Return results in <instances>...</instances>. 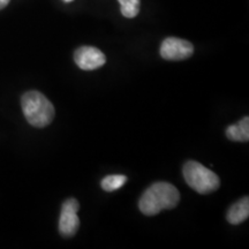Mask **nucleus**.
I'll list each match as a JSON object with an SVG mask.
<instances>
[{
    "instance_id": "f03ea898",
    "label": "nucleus",
    "mask_w": 249,
    "mask_h": 249,
    "mask_svg": "<svg viewBox=\"0 0 249 249\" xmlns=\"http://www.w3.org/2000/svg\"><path fill=\"white\" fill-rule=\"evenodd\" d=\"M24 117L31 126L43 128L52 123L54 107L52 103L39 91H28L21 98Z\"/></svg>"
},
{
    "instance_id": "1a4fd4ad",
    "label": "nucleus",
    "mask_w": 249,
    "mask_h": 249,
    "mask_svg": "<svg viewBox=\"0 0 249 249\" xmlns=\"http://www.w3.org/2000/svg\"><path fill=\"white\" fill-rule=\"evenodd\" d=\"M127 182V177L121 174H114V176H107L102 180L101 186L105 192H114L123 187Z\"/></svg>"
},
{
    "instance_id": "6e6552de",
    "label": "nucleus",
    "mask_w": 249,
    "mask_h": 249,
    "mask_svg": "<svg viewBox=\"0 0 249 249\" xmlns=\"http://www.w3.org/2000/svg\"><path fill=\"white\" fill-rule=\"evenodd\" d=\"M226 136L231 141L247 142L249 140V118L245 117L238 124L227 127Z\"/></svg>"
},
{
    "instance_id": "f257e3e1",
    "label": "nucleus",
    "mask_w": 249,
    "mask_h": 249,
    "mask_svg": "<svg viewBox=\"0 0 249 249\" xmlns=\"http://www.w3.org/2000/svg\"><path fill=\"white\" fill-rule=\"evenodd\" d=\"M178 189L169 182H156L140 198L139 208L145 216H155L163 210H170L179 203Z\"/></svg>"
},
{
    "instance_id": "0eeeda50",
    "label": "nucleus",
    "mask_w": 249,
    "mask_h": 249,
    "mask_svg": "<svg viewBox=\"0 0 249 249\" xmlns=\"http://www.w3.org/2000/svg\"><path fill=\"white\" fill-rule=\"evenodd\" d=\"M249 216V200L248 197L241 198L240 201L236 202L230 208L229 213H227V220H229L230 224H233V225H238V224H241L245 222Z\"/></svg>"
},
{
    "instance_id": "9d476101",
    "label": "nucleus",
    "mask_w": 249,
    "mask_h": 249,
    "mask_svg": "<svg viewBox=\"0 0 249 249\" xmlns=\"http://www.w3.org/2000/svg\"><path fill=\"white\" fill-rule=\"evenodd\" d=\"M120 2L121 14L124 18H133L140 12V0H118Z\"/></svg>"
},
{
    "instance_id": "20e7f679",
    "label": "nucleus",
    "mask_w": 249,
    "mask_h": 249,
    "mask_svg": "<svg viewBox=\"0 0 249 249\" xmlns=\"http://www.w3.org/2000/svg\"><path fill=\"white\" fill-rule=\"evenodd\" d=\"M80 204L75 198H68L61 207V213L59 218V232L64 236H73L80 227V219L77 211Z\"/></svg>"
},
{
    "instance_id": "39448f33",
    "label": "nucleus",
    "mask_w": 249,
    "mask_h": 249,
    "mask_svg": "<svg viewBox=\"0 0 249 249\" xmlns=\"http://www.w3.org/2000/svg\"><path fill=\"white\" fill-rule=\"evenodd\" d=\"M194 53V46L188 40L169 37L160 45V55L165 60H185Z\"/></svg>"
},
{
    "instance_id": "f8f14e48",
    "label": "nucleus",
    "mask_w": 249,
    "mask_h": 249,
    "mask_svg": "<svg viewBox=\"0 0 249 249\" xmlns=\"http://www.w3.org/2000/svg\"><path fill=\"white\" fill-rule=\"evenodd\" d=\"M65 1H66V2H70V1H71V0H65Z\"/></svg>"
},
{
    "instance_id": "7ed1b4c3",
    "label": "nucleus",
    "mask_w": 249,
    "mask_h": 249,
    "mask_svg": "<svg viewBox=\"0 0 249 249\" xmlns=\"http://www.w3.org/2000/svg\"><path fill=\"white\" fill-rule=\"evenodd\" d=\"M183 178L186 182L200 194H210L219 187V178L216 173L195 160H189L183 165Z\"/></svg>"
},
{
    "instance_id": "9b49d317",
    "label": "nucleus",
    "mask_w": 249,
    "mask_h": 249,
    "mask_svg": "<svg viewBox=\"0 0 249 249\" xmlns=\"http://www.w3.org/2000/svg\"><path fill=\"white\" fill-rule=\"evenodd\" d=\"M9 1H11V0H0V9L5 8L6 6L9 4Z\"/></svg>"
},
{
    "instance_id": "423d86ee",
    "label": "nucleus",
    "mask_w": 249,
    "mask_h": 249,
    "mask_svg": "<svg viewBox=\"0 0 249 249\" xmlns=\"http://www.w3.org/2000/svg\"><path fill=\"white\" fill-rule=\"evenodd\" d=\"M74 61L83 71H93L107 62V57L97 48L82 46L74 53Z\"/></svg>"
}]
</instances>
